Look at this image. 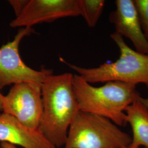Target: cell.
<instances>
[{
    "instance_id": "cell-1",
    "label": "cell",
    "mask_w": 148,
    "mask_h": 148,
    "mask_svg": "<svg viewBox=\"0 0 148 148\" xmlns=\"http://www.w3.org/2000/svg\"><path fill=\"white\" fill-rule=\"evenodd\" d=\"M71 73L49 75L41 86L43 112L38 130L56 148L65 144L70 125L80 111Z\"/></svg>"
},
{
    "instance_id": "cell-16",
    "label": "cell",
    "mask_w": 148,
    "mask_h": 148,
    "mask_svg": "<svg viewBox=\"0 0 148 148\" xmlns=\"http://www.w3.org/2000/svg\"><path fill=\"white\" fill-rule=\"evenodd\" d=\"M1 90V89L0 88V111H2V99H3V95L2 94Z\"/></svg>"
},
{
    "instance_id": "cell-6",
    "label": "cell",
    "mask_w": 148,
    "mask_h": 148,
    "mask_svg": "<svg viewBox=\"0 0 148 148\" xmlns=\"http://www.w3.org/2000/svg\"><path fill=\"white\" fill-rule=\"evenodd\" d=\"M41 86L30 82L13 85L3 95L2 112L27 127L38 130L43 112Z\"/></svg>"
},
{
    "instance_id": "cell-4",
    "label": "cell",
    "mask_w": 148,
    "mask_h": 148,
    "mask_svg": "<svg viewBox=\"0 0 148 148\" xmlns=\"http://www.w3.org/2000/svg\"><path fill=\"white\" fill-rule=\"evenodd\" d=\"M131 140L110 120L79 111L70 125L64 148H124Z\"/></svg>"
},
{
    "instance_id": "cell-12",
    "label": "cell",
    "mask_w": 148,
    "mask_h": 148,
    "mask_svg": "<svg viewBox=\"0 0 148 148\" xmlns=\"http://www.w3.org/2000/svg\"><path fill=\"white\" fill-rule=\"evenodd\" d=\"M133 2L137 10L144 34L148 40V0H134Z\"/></svg>"
},
{
    "instance_id": "cell-8",
    "label": "cell",
    "mask_w": 148,
    "mask_h": 148,
    "mask_svg": "<svg viewBox=\"0 0 148 148\" xmlns=\"http://www.w3.org/2000/svg\"><path fill=\"white\" fill-rule=\"evenodd\" d=\"M115 5L116 9L110 16L115 32L129 39L136 51L148 55V39L144 34L133 1L116 0Z\"/></svg>"
},
{
    "instance_id": "cell-17",
    "label": "cell",
    "mask_w": 148,
    "mask_h": 148,
    "mask_svg": "<svg viewBox=\"0 0 148 148\" xmlns=\"http://www.w3.org/2000/svg\"><path fill=\"white\" fill-rule=\"evenodd\" d=\"M131 148L130 147H126V148Z\"/></svg>"
},
{
    "instance_id": "cell-11",
    "label": "cell",
    "mask_w": 148,
    "mask_h": 148,
    "mask_svg": "<svg viewBox=\"0 0 148 148\" xmlns=\"http://www.w3.org/2000/svg\"><path fill=\"white\" fill-rule=\"evenodd\" d=\"M79 14L90 27H95L103 12L104 0H78Z\"/></svg>"
},
{
    "instance_id": "cell-13",
    "label": "cell",
    "mask_w": 148,
    "mask_h": 148,
    "mask_svg": "<svg viewBox=\"0 0 148 148\" xmlns=\"http://www.w3.org/2000/svg\"><path fill=\"white\" fill-rule=\"evenodd\" d=\"M29 0H10L9 3L13 8L16 17L19 16L27 5Z\"/></svg>"
},
{
    "instance_id": "cell-7",
    "label": "cell",
    "mask_w": 148,
    "mask_h": 148,
    "mask_svg": "<svg viewBox=\"0 0 148 148\" xmlns=\"http://www.w3.org/2000/svg\"><path fill=\"white\" fill-rule=\"evenodd\" d=\"M79 16L78 0H29L21 13L10 25L13 28L32 27L43 22Z\"/></svg>"
},
{
    "instance_id": "cell-10",
    "label": "cell",
    "mask_w": 148,
    "mask_h": 148,
    "mask_svg": "<svg viewBox=\"0 0 148 148\" xmlns=\"http://www.w3.org/2000/svg\"><path fill=\"white\" fill-rule=\"evenodd\" d=\"M125 122L132 131L130 147L148 148V110L138 98L126 108Z\"/></svg>"
},
{
    "instance_id": "cell-2",
    "label": "cell",
    "mask_w": 148,
    "mask_h": 148,
    "mask_svg": "<svg viewBox=\"0 0 148 148\" xmlns=\"http://www.w3.org/2000/svg\"><path fill=\"white\" fill-rule=\"evenodd\" d=\"M73 86L80 111L106 117L118 126L126 124L125 110L139 95L136 86L111 81L97 87L78 75H74Z\"/></svg>"
},
{
    "instance_id": "cell-3",
    "label": "cell",
    "mask_w": 148,
    "mask_h": 148,
    "mask_svg": "<svg viewBox=\"0 0 148 148\" xmlns=\"http://www.w3.org/2000/svg\"><path fill=\"white\" fill-rule=\"evenodd\" d=\"M120 52L114 62L102 64L96 68H83L60 60L89 84L117 81L136 86L144 84L148 88V55L130 47L123 37L116 32L110 35Z\"/></svg>"
},
{
    "instance_id": "cell-15",
    "label": "cell",
    "mask_w": 148,
    "mask_h": 148,
    "mask_svg": "<svg viewBox=\"0 0 148 148\" xmlns=\"http://www.w3.org/2000/svg\"><path fill=\"white\" fill-rule=\"evenodd\" d=\"M1 144V147L0 148H14L13 145L10 143H2Z\"/></svg>"
},
{
    "instance_id": "cell-9",
    "label": "cell",
    "mask_w": 148,
    "mask_h": 148,
    "mask_svg": "<svg viewBox=\"0 0 148 148\" xmlns=\"http://www.w3.org/2000/svg\"><path fill=\"white\" fill-rule=\"evenodd\" d=\"M0 141L23 148H56L38 130L24 126L4 112L0 114Z\"/></svg>"
},
{
    "instance_id": "cell-5",
    "label": "cell",
    "mask_w": 148,
    "mask_h": 148,
    "mask_svg": "<svg viewBox=\"0 0 148 148\" xmlns=\"http://www.w3.org/2000/svg\"><path fill=\"white\" fill-rule=\"evenodd\" d=\"M35 32L32 27L20 28L14 39L0 48V88L23 82L42 85L52 71L42 69L36 70L27 66L19 53L23 38Z\"/></svg>"
},
{
    "instance_id": "cell-14",
    "label": "cell",
    "mask_w": 148,
    "mask_h": 148,
    "mask_svg": "<svg viewBox=\"0 0 148 148\" xmlns=\"http://www.w3.org/2000/svg\"><path fill=\"white\" fill-rule=\"evenodd\" d=\"M138 99L140 101L144 106H146V108L148 109V97L144 98V97H142V96L139 95L138 97Z\"/></svg>"
}]
</instances>
